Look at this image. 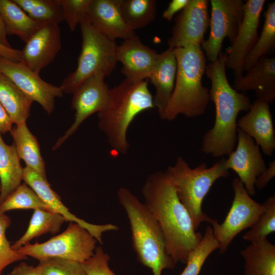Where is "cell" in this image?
I'll use <instances>...</instances> for the list:
<instances>
[{"mask_svg":"<svg viewBox=\"0 0 275 275\" xmlns=\"http://www.w3.org/2000/svg\"><path fill=\"white\" fill-rule=\"evenodd\" d=\"M146 205L164 235L168 253L175 262L186 263L202 238L181 203L170 175L157 171L146 178L142 189Z\"/></svg>","mask_w":275,"mask_h":275,"instance_id":"1","label":"cell"},{"mask_svg":"<svg viewBox=\"0 0 275 275\" xmlns=\"http://www.w3.org/2000/svg\"><path fill=\"white\" fill-rule=\"evenodd\" d=\"M226 53L220 52L217 59L206 65L205 74L211 81L210 100L214 104L213 126L204 134L202 151L214 157L229 155L237 142V118L241 111H248L252 105L243 92L235 90L226 73Z\"/></svg>","mask_w":275,"mask_h":275,"instance_id":"2","label":"cell"},{"mask_svg":"<svg viewBox=\"0 0 275 275\" xmlns=\"http://www.w3.org/2000/svg\"><path fill=\"white\" fill-rule=\"evenodd\" d=\"M177 68L174 88L161 119L172 121L178 115L195 118L203 115L209 100V90L202 78L206 57L201 45L174 49Z\"/></svg>","mask_w":275,"mask_h":275,"instance_id":"3","label":"cell"},{"mask_svg":"<svg viewBox=\"0 0 275 275\" xmlns=\"http://www.w3.org/2000/svg\"><path fill=\"white\" fill-rule=\"evenodd\" d=\"M117 197L129 221L138 260L151 269L153 275L174 268L176 263L168 253L162 231L145 203L124 187L118 189Z\"/></svg>","mask_w":275,"mask_h":275,"instance_id":"4","label":"cell"},{"mask_svg":"<svg viewBox=\"0 0 275 275\" xmlns=\"http://www.w3.org/2000/svg\"><path fill=\"white\" fill-rule=\"evenodd\" d=\"M153 108V97L148 87V79L136 82L125 79L111 89L107 107L98 113V125L113 151L117 155L127 153V133L130 124L139 114Z\"/></svg>","mask_w":275,"mask_h":275,"instance_id":"5","label":"cell"},{"mask_svg":"<svg viewBox=\"0 0 275 275\" xmlns=\"http://www.w3.org/2000/svg\"><path fill=\"white\" fill-rule=\"evenodd\" d=\"M226 160L223 158L209 168L203 162L192 169L179 156L175 164L166 171L172 180L179 200L189 214L196 230L202 222L210 223L212 221L202 211V204L213 183L229 175Z\"/></svg>","mask_w":275,"mask_h":275,"instance_id":"6","label":"cell"},{"mask_svg":"<svg viewBox=\"0 0 275 275\" xmlns=\"http://www.w3.org/2000/svg\"><path fill=\"white\" fill-rule=\"evenodd\" d=\"M82 43L75 70L61 85L64 93H73L86 79L98 73L109 76L116 68L115 41L105 37L91 23L88 16L80 23Z\"/></svg>","mask_w":275,"mask_h":275,"instance_id":"7","label":"cell"},{"mask_svg":"<svg viewBox=\"0 0 275 275\" xmlns=\"http://www.w3.org/2000/svg\"><path fill=\"white\" fill-rule=\"evenodd\" d=\"M96 239L85 228L70 222L65 230L42 243H30L17 251L39 261L59 258L82 263L92 257L96 248Z\"/></svg>","mask_w":275,"mask_h":275,"instance_id":"8","label":"cell"},{"mask_svg":"<svg viewBox=\"0 0 275 275\" xmlns=\"http://www.w3.org/2000/svg\"><path fill=\"white\" fill-rule=\"evenodd\" d=\"M232 186L234 197L225 219L221 224L216 219L210 223L221 254L226 252L240 232L253 225L264 209L262 204L251 198L238 178L233 180Z\"/></svg>","mask_w":275,"mask_h":275,"instance_id":"9","label":"cell"},{"mask_svg":"<svg viewBox=\"0 0 275 275\" xmlns=\"http://www.w3.org/2000/svg\"><path fill=\"white\" fill-rule=\"evenodd\" d=\"M210 33L201 46L211 62L216 61L221 51L224 40L231 43L235 39L244 15L242 0H210Z\"/></svg>","mask_w":275,"mask_h":275,"instance_id":"10","label":"cell"},{"mask_svg":"<svg viewBox=\"0 0 275 275\" xmlns=\"http://www.w3.org/2000/svg\"><path fill=\"white\" fill-rule=\"evenodd\" d=\"M105 75L96 73L86 79L72 93L71 108L75 111L74 122L52 148H59L78 129L91 115L99 113L107 106L111 98V89L104 81Z\"/></svg>","mask_w":275,"mask_h":275,"instance_id":"11","label":"cell"},{"mask_svg":"<svg viewBox=\"0 0 275 275\" xmlns=\"http://www.w3.org/2000/svg\"><path fill=\"white\" fill-rule=\"evenodd\" d=\"M0 72L9 77L33 101H36L48 114L54 108L55 99L62 97L64 91L41 78L21 62L10 61L0 56Z\"/></svg>","mask_w":275,"mask_h":275,"instance_id":"12","label":"cell"},{"mask_svg":"<svg viewBox=\"0 0 275 275\" xmlns=\"http://www.w3.org/2000/svg\"><path fill=\"white\" fill-rule=\"evenodd\" d=\"M265 2V0L244 2L242 20L235 39L225 52L226 66L233 70L235 78L243 75L244 60L258 40L260 17Z\"/></svg>","mask_w":275,"mask_h":275,"instance_id":"13","label":"cell"},{"mask_svg":"<svg viewBox=\"0 0 275 275\" xmlns=\"http://www.w3.org/2000/svg\"><path fill=\"white\" fill-rule=\"evenodd\" d=\"M209 1L189 0L175 18L169 48L175 49L191 45H201L209 26Z\"/></svg>","mask_w":275,"mask_h":275,"instance_id":"14","label":"cell"},{"mask_svg":"<svg viewBox=\"0 0 275 275\" xmlns=\"http://www.w3.org/2000/svg\"><path fill=\"white\" fill-rule=\"evenodd\" d=\"M237 134V146L226 160V165L237 174L249 195L253 196L256 193V179L267 167L254 139L238 128Z\"/></svg>","mask_w":275,"mask_h":275,"instance_id":"15","label":"cell"},{"mask_svg":"<svg viewBox=\"0 0 275 275\" xmlns=\"http://www.w3.org/2000/svg\"><path fill=\"white\" fill-rule=\"evenodd\" d=\"M61 48V30L52 21L43 22L21 50V62L40 71L52 63Z\"/></svg>","mask_w":275,"mask_h":275,"instance_id":"16","label":"cell"},{"mask_svg":"<svg viewBox=\"0 0 275 275\" xmlns=\"http://www.w3.org/2000/svg\"><path fill=\"white\" fill-rule=\"evenodd\" d=\"M22 180L35 192L51 211L62 215L66 221L80 225L87 229L99 243H103L102 237L104 232L119 229L118 226L112 224H91L71 213L61 201L59 195L51 188L46 178L32 169L26 167L23 168Z\"/></svg>","mask_w":275,"mask_h":275,"instance_id":"17","label":"cell"},{"mask_svg":"<svg viewBox=\"0 0 275 275\" xmlns=\"http://www.w3.org/2000/svg\"><path fill=\"white\" fill-rule=\"evenodd\" d=\"M159 54L144 44L136 35L124 40L117 46V61L121 62V72L125 79L140 82L149 79L157 62Z\"/></svg>","mask_w":275,"mask_h":275,"instance_id":"18","label":"cell"},{"mask_svg":"<svg viewBox=\"0 0 275 275\" xmlns=\"http://www.w3.org/2000/svg\"><path fill=\"white\" fill-rule=\"evenodd\" d=\"M237 128L254 139L266 155L275 149V132L269 104L256 99L248 113L237 121Z\"/></svg>","mask_w":275,"mask_h":275,"instance_id":"19","label":"cell"},{"mask_svg":"<svg viewBox=\"0 0 275 275\" xmlns=\"http://www.w3.org/2000/svg\"><path fill=\"white\" fill-rule=\"evenodd\" d=\"M120 0H91L87 16L92 25L108 38L125 40L136 34L124 22L120 11Z\"/></svg>","mask_w":275,"mask_h":275,"instance_id":"20","label":"cell"},{"mask_svg":"<svg viewBox=\"0 0 275 275\" xmlns=\"http://www.w3.org/2000/svg\"><path fill=\"white\" fill-rule=\"evenodd\" d=\"M246 73L235 78L232 87L243 93L254 90L257 99L272 104L275 98V58L261 57Z\"/></svg>","mask_w":275,"mask_h":275,"instance_id":"21","label":"cell"},{"mask_svg":"<svg viewBox=\"0 0 275 275\" xmlns=\"http://www.w3.org/2000/svg\"><path fill=\"white\" fill-rule=\"evenodd\" d=\"M177 68L174 49L168 48L159 54L156 65L149 78L155 88L153 103L159 116L164 112L173 93Z\"/></svg>","mask_w":275,"mask_h":275,"instance_id":"22","label":"cell"},{"mask_svg":"<svg viewBox=\"0 0 275 275\" xmlns=\"http://www.w3.org/2000/svg\"><path fill=\"white\" fill-rule=\"evenodd\" d=\"M14 144H7L0 133V205L22 181L23 168Z\"/></svg>","mask_w":275,"mask_h":275,"instance_id":"23","label":"cell"},{"mask_svg":"<svg viewBox=\"0 0 275 275\" xmlns=\"http://www.w3.org/2000/svg\"><path fill=\"white\" fill-rule=\"evenodd\" d=\"M240 254L244 275H275V245L267 238L251 243Z\"/></svg>","mask_w":275,"mask_h":275,"instance_id":"24","label":"cell"},{"mask_svg":"<svg viewBox=\"0 0 275 275\" xmlns=\"http://www.w3.org/2000/svg\"><path fill=\"white\" fill-rule=\"evenodd\" d=\"M10 132L17 153L25 163V167L46 178L45 162L41 154L39 142L30 131L26 123L16 124Z\"/></svg>","mask_w":275,"mask_h":275,"instance_id":"25","label":"cell"},{"mask_svg":"<svg viewBox=\"0 0 275 275\" xmlns=\"http://www.w3.org/2000/svg\"><path fill=\"white\" fill-rule=\"evenodd\" d=\"M0 15L8 35L26 43L43 22L31 18L13 0H0Z\"/></svg>","mask_w":275,"mask_h":275,"instance_id":"26","label":"cell"},{"mask_svg":"<svg viewBox=\"0 0 275 275\" xmlns=\"http://www.w3.org/2000/svg\"><path fill=\"white\" fill-rule=\"evenodd\" d=\"M33 101L0 72V103L13 124L26 123Z\"/></svg>","mask_w":275,"mask_h":275,"instance_id":"27","label":"cell"},{"mask_svg":"<svg viewBox=\"0 0 275 275\" xmlns=\"http://www.w3.org/2000/svg\"><path fill=\"white\" fill-rule=\"evenodd\" d=\"M65 222V218L58 213L35 209L25 232L11 245L12 248L17 251L35 237L46 233L56 234Z\"/></svg>","mask_w":275,"mask_h":275,"instance_id":"28","label":"cell"},{"mask_svg":"<svg viewBox=\"0 0 275 275\" xmlns=\"http://www.w3.org/2000/svg\"><path fill=\"white\" fill-rule=\"evenodd\" d=\"M275 45V2L268 3L260 37L255 46L246 57L243 71L246 72L261 57L267 54Z\"/></svg>","mask_w":275,"mask_h":275,"instance_id":"29","label":"cell"},{"mask_svg":"<svg viewBox=\"0 0 275 275\" xmlns=\"http://www.w3.org/2000/svg\"><path fill=\"white\" fill-rule=\"evenodd\" d=\"M120 11L127 26L135 31L153 22L156 15L155 0H120Z\"/></svg>","mask_w":275,"mask_h":275,"instance_id":"30","label":"cell"},{"mask_svg":"<svg viewBox=\"0 0 275 275\" xmlns=\"http://www.w3.org/2000/svg\"><path fill=\"white\" fill-rule=\"evenodd\" d=\"M33 20L59 24L64 21L58 0H13Z\"/></svg>","mask_w":275,"mask_h":275,"instance_id":"31","label":"cell"},{"mask_svg":"<svg viewBox=\"0 0 275 275\" xmlns=\"http://www.w3.org/2000/svg\"><path fill=\"white\" fill-rule=\"evenodd\" d=\"M218 247L212 228L208 226L201 240L189 253L186 265L180 275H199L206 259Z\"/></svg>","mask_w":275,"mask_h":275,"instance_id":"32","label":"cell"},{"mask_svg":"<svg viewBox=\"0 0 275 275\" xmlns=\"http://www.w3.org/2000/svg\"><path fill=\"white\" fill-rule=\"evenodd\" d=\"M41 209L51 211L35 192L24 182L13 191L0 205V214H4L9 210L14 209Z\"/></svg>","mask_w":275,"mask_h":275,"instance_id":"33","label":"cell"},{"mask_svg":"<svg viewBox=\"0 0 275 275\" xmlns=\"http://www.w3.org/2000/svg\"><path fill=\"white\" fill-rule=\"evenodd\" d=\"M264 209L259 217L242 237L251 243L267 238L275 231V196L269 197L263 204Z\"/></svg>","mask_w":275,"mask_h":275,"instance_id":"34","label":"cell"},{"mask_svg":"<svg viewBox=\"0 0 275 275\" xmlns=\"http://www.w3.org/2000/svg\"><path fill=\"white\" fill-rule=\"evenodd\" d=\"M11 224V219L8 215L5 213L0 214V275H2L4 270L9 265L28 258L12 249L6 237V232Z\"/></svg>","mask_w":275,"mask_h":275,"instance_id":"35","label":"cell"},{"mask_svg":"<svg viewBox=\"0 0 275 275\" xmlns=\"http://www.w3.org/2000/svg\"><path fill=\"white\" fill-rule=\"evenodd\" d=\"M64 20L70 30L74 31L77 25L87 16L91 0H58Z\"/></svg>","mask_w":275,"mask_h":275,"instance_id":"36","label":"cell"},{"mask_svg":"<svg viewBox=\"0 0 275 275\" xmlns=\"http://www.w3.org/2000/svg\"><path fill=\"white\" fill-rule=\"evenodd\" d=\"M42 275H86L81 263L59 258L39 261Z\"/></svg>","mask_w":275,"mask_h":275,"instance_id":"37","label":"cell"},{"mask_svg":"<svg viewBox=\"0 0 275 275\" xmlns=\"http://www.w3.org/2000/svg\"><path fill=\"white\" fill-rule=\"evenodd\" d=\"M109 256L102 246L95 248L93 255L81 263L86 275H117L109 266Z\"/></svg>","mask_w":275,"mask_h":275,"instance_id":"38","label":"cell"},{"mask_svg":"<svg viewBox=\"0 0 275 275\" xmlns=\"http://www.w3.org/2000/svg\"><path fill=\"white\" fill-rule=\"evenodd\" d=\"M275 176V161L270 162L269 167L256 179L255 187L258 189L265 187Z\"/></svg>","mask_w":275,"mask_h":275,"instance_id":"39","label":"cell"},{"mask_svg":"<svg viewBox=\"0 0 275 275\" xmlns=\"http://www.w3.org/2000/svg\"><path fill=\"white\" fill-rule=\"evenodd\" d=\"M188 2L189 0L172 1L163 12L162 17L167 20L170 21L177 12L181 11L187 5Z\"/></svg>","mask_w":275,"mask_h":275,"instance_id":"40","label":"cell"},{"mask_svg":"<svg viewBox=\"0 0 275 275\" xmlns=\"http://www.w3.org/2000/svg\"><path fill=\"white\" fill-rule=\"evenodd\" d=\"M15 268L17 275H42V266L40 263L34 266L21 262Z\"/></svg>","mask_w":275,"mask_h":275,"instance_id":"41","label":"cell"},{"mask_svg":"<svg viewBox=\"0 0 275 275\" xmlns=\"http://www.w3.org/2000/svg\"><path fill=\"white\" fill-rule=\"evenodd\" d=\"M13 124L11 119L0 103V133L5 134L10 132Z\"/></svg>","mask_w":275,"mask_h":275,"instance_id":"42","label":"cell"},{"mask_svg":"<svg viewBox=\"0 0 275 275\" xmlns=\"http://www.w3.org/2000/svg\"><path fill=\"white\" fill-rule=\"evenodd\" d=\"M0 56L10 61H21V50L13 48H8L0 44Z\"/></svg>","mask_w":275,"mask_h":275,"instance_id":"43","label":"cell"},{"mask_svg":"<svg viewBox=\"0 0 275 275\" xmlns=\"http://www.w3.org/2000/svg\"><path fill=\"white\" fill-rule=\"evenodd\" d=\"M7 33L2 18L0 15V44L8 48H12L7 40Z\"/></svg>","mask_w":275,"mask_h":275,"instance_id":"44","label":"cell"},{"mask_svg":"<svg viewBox=\"0 0 275 275\" xmlns=\"http://www.w3.org/2000/svg\"><path fill=\"white\" fill-rule=\"evenodd\" d=\"M7 275H17L15 268L14 267L13 270L10 272L7 273Z\"/></svg>","mask_w":275,"mask_h":275,"instance_id":"45","label":"cell"},{"mask_svg":"<svg viewBox=\"0 0 275 275\" xmlns=\"http://www.w3.org/2000/svg\"><path fill=\"white\" fill-rule=\"evenodd\" d=\"M1 182H0V193H1Z\"/></svg>","mask_w":275,"mask_h":275,"instance_id":"46","label":"cell"}]
</instances>
